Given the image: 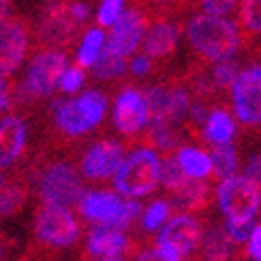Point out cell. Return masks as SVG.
Returning a JSON list of instances; mask_svg holds the SVG:
<instances>
[{"label": "cell", "instance_id": "obj_1", "mask_svg": "<svg viewBox=\"0 0 261 261\" xmlns=\"http://www.w3.org/2000/svg\"><path fill=\"white\" fill-rule=\"evenodd\" d=\"M186 40L201 61L215 63L238 53L243 44V34L241 28L226 17L194 13L186 21Z\"/></svg>", "mask_w": 261, "mask_h": 261}, {"label": "cell", "instance_id": "obj_2", "mask_svg": "<svg viewBox=\"0 0 261 261\" xmlns=\"http://www.w3.org/2000/svg\"><path fill=\"white\" fill-rule=\"evenodd\" d=\"M90 15V0H48L38 21V38L44 46L69 50Z\"/></svg>", "mask_w": 261, "mask_h": 261}, {"label": "cell", "instance_id": "obj_3", "mask_svg": "<svg viewBox=\"0 0 261 261\" xmlns=\"http://www.w3.org/2000/svg\"><path fill=\"white\" fill-rule=\"evenodd\" d=\"M109 100L102 90H86L73 98H55L50 113L55 127L65 138H82L105 121Z\"/></svg>", "mask_w": 261, "mask_h": 261}, {"label": "cell", "instance_id": "obj_4", "mask_svg": "<svg viewBox=\"0 0 261 261\" xmlns=\"http://www.w3.org/2000/svg\"><path fill=\"white\" fill-rule=\"evenodd\" d=\"M163 157L153 146L140 144L123 157L113 180L115 190L125 199H144L161 184Z\"/></svg>", "mask_w": 261, "mask_h": 261}, {"label": "cell", "instance_id": "obj_5", "mask_svg": "<svg viewBox=\"0 0 261 261\" xmlns=\"http://www.w3.org/2000/svg\"><path fill=\"white\" fill-rule=\"evenodd\" d=\"M203 222L197 213L178 211L161 226L153 249L159 261H182L199 251L203 241Z\"/></svg>", "mask_w": 261, "mask_h": 261}, {"label": "cell", "instance_id": "obj_6", "mask_svg": "<svg viewBox=\"0 0 261 261\" xmlns=\"http://www.w3.org/2000/svg\"><path fill=\"white\" fill-rule=\"evenodd\" d=\"M38 197L46 205L75 207L84 194L82 173L71 161L57 159L46 163L38 173Z\"/></svg>", "mask_w": 261, "mask_h": 261}, {"label": "cell", "instance_id": "obj_7", "mask_svg": "<svg viewBox=\"0 0 261 261\" xmlns=\"http://www.w3.org/2000/svg\"><path fill=\"white\" fill-rule=\"evenodd\" d=\"M34 236L46 251L69 249L80 238V222L71 207L42 203L34 217Z\"/></svg>", "mask_w": 261, "mask_h": 261}, {"label": "cell", "instance_id": "obj_8", "mask_svg": "<svg viewBox=\"0 0 261 261\" xmlns=\"http://www.w3.org/2000/svg\"><path fill=\"white\" fill-rule=\"evenodd\" d=\"M69 65V55L61 48H50L44 46L40 53H36L25 69V80H23V92L32 100L48 98L59 90V82L63 71Z\"/></svg>", "mask_w": 261, "mask_h": 261}, {"label": "cell", "instance_id": "obj_9", "mask_svg": "<svg viewBox=\"0 0 261 261\" xmlns=\"http://www.w3.org/2000/svg\"><path fill=\"white\" fill-rule=\"evenodd\" d=\"M215 201L228 220H255L261 207V186L247 176H226L215 186Z\"/></svg>", "mask_w": 261, "mask_h": 261}, {"label": "cell", "instance_id": "obj_10", "mask_svg": "<svg viewBox=\"0 0 261 261\" xmlns=\"http://www.w3.org/2000/svg\"><path fill=\"white\" fill-rule=\"evenodd\" d=\"M230 98L236 119L245 127L261 125V63L238 71L230 86Z\"/></svg>", "mask_w": 261, "mask_h": 261}, {"label": "cell", "instance_id": "obj_11", "mask_svg": "<svg viewBox=\"0 0 261 261\" xmlns=\"http://www.w3.org/2000/svg\"><path fill=\"white\" fill-rule=\"evenodd\" d=\"M140 247L125 234V230H117L107 224H92L86 234L84 257L86 259H100V261H117V259H132L136 257Z\"/></svg>", "mask_w": 261, "mask_h": 261}, {"label": "cell", "instance_id": "obj_12", "mask_svg": "<svg viewBox=\"0 0 261 261\" xmlns=\"http://www.w3.org/2000/svg\"><path fill=\"white\" fill-rule=\"evenodd\" d=\"M123 157H125V142L102 138L84 150L77 169L82 178L88 182H107L115 176Z\"/></svg>", "mask_w": 261, "mask_h": 261}, {"label": "cell", "instance_id": "obj_13", "mask_svg": "<svg viewBox=\"0 0 261 261\" xmlns=\"http://www.w3.org/2000/svg\"><path fill=\"white\" fill-rule=\"evenodd\" d=\"M30 44L32 32L25 21L13 17L0 21V77H11L21 69Z\"/></svg>", "mask_w": 261, "mask_h": 261}, {"label": "cell", "instance_id": "obj_14", "mask_svg": "<svg viewBox=\"0 0 261 261\" xmlns=\"http://www.w3.org/2000/svg\"><path fill=\"white\" fill-rule=\"evenodd\" d=\"M113 127L125 138H136L148 125V105L146 96L138 88H123L115 94L111 109Z\"/></svg>", "mask_w": 261, "mask_h": 261}, {"label": "cell", "instance_id": "obj_15", "mask_svg": "<svg viewBox=\"0 0 261 261\" xmlns=\"http://www.w3.org/2000/svg\"><path fill=\"white\" fill-rule=\"evenodd\" d=\"M146 28H148V13L144 9L140 7L125 9L117 17L115 23L109 28L111 32L107 36V48L129 59L140 48Z\"/></svg>", "mask_w": 261, "mask_h": 261}, {"label": "cell", "instance_id": "obj_16", "mask_svg": "<svg viewBox=\"0 0 261 261\" xmlns=\"http://www.w3.org/2000/svg\"><path fill=\"white\" fill-rule=\"evenodd\" d=\"M125 197L117 190H88L77 201V213L90 224H107L113 226L123 209Z\"/></svg>", "mask_w": 261, "mask_h": 261}, {"label": "cell", "instance_id": "obj_17", "mask_svg": "<svg viewBox=\"0 0 261 261\" xmlns=\"http://www.w3.org/2000/svg\"><path fill=\"white\" fill-rule=\"evenodd\" d=\"M178 40H180L178 28L167 17H155L153 21H148V28L142 38L140 48L155 63H165L167 59L176 55Z\"/></svg>", "mask_w": 261, "mask_h": 261}, {"label": "cell", "instance_id": "obj_18", "mask_svg": "<svg viewBox=\"0 0 261 261\" xmlns=\"http://www.w3.org/2000/svg\"><path fill=\"white\" fill-rule=\"evenodd\" d=\"M28 144V125L23 117L9 113L0 119V167H11L23 155Z\"/></svg>", "mask_w": 261, "mask_h": 261}, {"label": "cell", "instance_id": "obj_19", "mask_svg": "<svg viewBox=\"0 0 261 261\" xmlns=\"http://www.w3.org/2000/svg\"><path fill=\"white\" fill-rule=\"evenodd\" d=\"M169 194H171V205L176 211L199 213L211 203V188L205 180L188 178L180 188H176Z\"/></svg>", "mask_w": 261, "mask_h": 261}, {"label": "cell", "instance_id": "obj_20", "mask_svg": "<svg viewBox=\"0 0 261 261\" xmlns=\"http://www.w3.org/2000/svg\"><path fill=\"white\" fill-rule=\"evenodd\" d=\"M201 134L207 142L211 144H222V142H232L236 136V123L228 109L224 107H213L203 121Z\"/></svg>", "mask_w": 261, "mask_h": 261}, {"label": "cell", "instance_id": "obj_21", "mask_svg": "<svg viewBox=\"0 0 261 261\" xmlns=\"http://www.w3.org/2000/svg\"><path fill=\"white\" fill-rule=\"evenodd\" d=\"M176 159L180 167L188 178L194 180H207L213 176V163L211 155L203 146H192V144H180L176 150Z\"/></svg>", "mask_w": 261, "mask_h": 261}, {"label": "cell", "instance_id": "obj_22", "mask_svg": "<svg viewBox=\"0 0 261 261\" xmlns=\"http://www.w3.org/2000/svg\"><path fill=\"white\" fill-rule=\"evenodd\" d=\"M144 144L153 146L159 155H173L180 146V132L176 123L169 121H148L146 134L142 136Z\"/></svg>", "mask_w": 261, "mask_h": 261}, {"label": "cell", "instance_id": "obj_23", "mask_svg": "<svg viewBox=\"0 0 261 261\" xmlns=\"http://www.w3.org/2000/svg\"><path fill=\"white\" fill-rule=\"evenodd\" d=\"M148 105V121H169L173 123V100L171 84H157L144 90Z\"/></svg>", "mask_w": 261, "mask_h": 261}, {"label": "cell", "instance_id": "obj_24", "mask_svg": "<svg viewBox=\"0 0 261 261\" xmlns=\"http://www.w3.org/2000/svg\"><path fill=\"white\" fill-rule=\"evenodd\" d=\"M234 243L230 241V236L222 226H209L203 232V241H201V257L203 259H230L234 257Z\"/></svg>", "mask_w": 261, "mask_h": 261}, {"label": "cell", "instance_id": "obj_25", "mask_svg": "<svg viewBox=\"0 0 261 261\" xmlns=\"http://www.w3.org/2000/svg\"><path fill=\"white\" fill-rule=\"evenodd\" d=\"M105 46H107L105 28H100V25L90 28L80 38V44H77V50H75V63L84 69L92 67V65L96 63V59L100 57V53L105 50Z\"/></svg>", "mask_w": 261, "mask_h": 261}, {"label": "cell", "instance_id": "obj_26", "mask_svg": "<svg viewBox=\"0 0 261 261\" xmlns=\"http://www.w3.org/2000/svg\"><path fill=\"white\" fill-rule=\"evenodd\" d=\"M127 71V57H121L113 50H109L105 46V50L100 53V57L96 59V63L92 65V73L96 80H105V82H111L121 77Z\"/></svg>", "mask_w": 261, "mask_h": 261}, {"label": "cell", "instance_id": "obj_27", "mask_svg": "<svg viewBox=\"0 0 261 261\" xmlns=\"http://www.w3.org/2000/svg\"><path fill=\"white\" fill-rule=\"evenodd\" d=\"M211 163H213V178L222 180L226 176H232L238 169V153L232 142L213 144L211 148Z\"/></svg>", "mask_w": 261, "mask_h": 261}, {"label": "cell", "instance_id": "obj_28", "mask_svg": "<svg viewBox=\"0 0 261 261\" xmlns=\"http://www.w3.org/2000/svg\"><path fill=\"white\" fill-rule=\"evenodd\" d=\"M28 199V184L21 180H11L0 184V213L3 215H13L21 207L25 205Z\"/></svg>", "mask_w": 261, "mask_h": 261}, {"label": "cell", "instance_id": "obj_29", "mask_svg": "<svg viewBox=\"0 0 261 261\" xmlns=\"http://www.w3.org/2000/svg\"><path fill=\"white\" fill-rule=\"evenodd\" d=\"M238 25H241L243 38L247 40L261 36V0L238 3Z\"/></svg>", "mask_w": 261, "mask_h": 261}, {"label": "cell", "instance_id": "obj_30", "mask_svg": "<svg viewBox=\"0 0 261 261\" xmlns=\"http://www.w3.org/2000/svg\"><path fill=\"white\" fill-rule=\"evenodd\" d=\"M171 213H173V205H171L169 201H165V199H155L146 209H142V215H140L142 230L148 232V234L159 232L161 226L171 217Z\"/></svg>", "mask_w": 261, "mask_h": 261}, {"label": "cell", "instance_id": "obj_31", "mask_svg": "<svg viewBox=\"0 0 261 261\" xmlns=\"http://www.w3.org/2000/svg\"><path fill=\"white\" fill-rule=\"evenodd\" d=\"M213 67H211V80H213V84H215V88L220 90V92H224V90H230V86H232V82H234V77L238 75V63L234 61V57H230V59H222V61H215V63H211Z\"/></svg>", "mask_w": 261, "mask_h": 261}, {"label": "cell", "instance_id": "obj_32", "mask_svg": "<svg viewBox=\"0 0 261 261\" xmlns=\"http://www.w3.org/2000/svg\"><path fill=\"white\" fill-rule=\"evenodd\" d=\"M186 180H188V176L184 173V169L180 167V163L176 159V153H173V155H165L163 165H161V186L167 192H173L176 188H180Z\"/></svg>", "mask_w": 261, "mask_h": 261}, {"label": "cell", "instance_id": "obj_33", "mask_svg": "<svg viewBox=\"0 0 261 261\" xmlns=\"http://www.w3.org/2000/svg\"><path fill=\"white\" fill-rule=\"evenodd\" d=\"M136 5L146 13H155L157 17H167L169 13H180L188 7V0H136Z\"/></svg>", "mask_w": 261, "mask_h": 261}, {"label": "cell", "instance_id": "obj_34", "mask_svg": "<svg viewBox=\"0 0 261 261\" xmlns=\"http://www.w3.org/2000/svg\"><path fill=\"white\" fill-rule=\"evenodd\" d=\"M86 84V69L80 67V65H67V69L63 71L61 82H59V92L61 94H75L82 86Z\"/></svg>", "mask_w": 261, "mask_h": 261}, {"label": "cell", "instance_id": "obj_35", "mask_svg": "<svg viewBox=\"0 0 261 261\" xmlns=\"http://www.w3.org/2000/svg\"><path fill=\"white\" fill-rule=\"evenodd\" d=\"M125 11V0H102L96 9V25L100 28H111L117 17Z\"/></svg>", "mask_w": 261, "mask_h": 261}, {"label": "cell", "instance_id": "obj_36", "mask_svg": "<svg viewBox=\"0 0 261 261\" xmlns=\"http://www.w3.org/2000/svg\"><path fill=\"white\" fill-rule=\"evenodd\" d=\"M253 226H255L253 220H228V217H226L224 230L230 236V241L238 247V245H247L249 236L253 232Z\"/></svg>", "mask_w": 261, "mask_h": 261}, {"label": "cell", "instance_id": "obj_37", "mask_svg": "<svg viewBox=\"0 0 261 261\" xmlns=\"http://www.w3.org/2000/svg\"><path fill=\"white\" fill-rule=\"evenodd\" d=\"M155 67H157V63L150 59L146 53H138V55L134 53L127 61V71L132 73L134 77H146V75H150L155 71Z\"/></svg>", "mask_w": 261, "mask_h": 261}, {"label": "cell", "instance_id": "obj_38", "mask_svg": "<svg viewBox=\"0 0 261 261\" xmlns=\"http://www.w3.org/2000/svg\"><path fill=\"white\" fill-rule=\"evenodd\" d=\"M241 0H197V5L201 7L203 13L217 15V17H228L238 9Z\"/></svg>", "mask_w": 261, "mask_h": 261}, {"label": "cell", "instance_id": "obj_39", "mask_svg": "<svg viewBox=\"0 0 261 261\" xmlns=\"http://www.w3.org/2000/svg\"><path fill=\"white\" fill-rule=\"evenodd\" d=\"M247 257L261 261V224L253 226V232L247 241Z\"/></svg>", "mask_w": 261, "mask_h": 261}, {"label": "cell", "instance_id": "obj_40", "mask_svg": "<svg viewBox=\"0 0 261 261\" xmlns=\"http://www.w3.org/2000/svg\"><path fill=\"white\" fill-rule=\"evenodd\" d=\"M245 176L251 178V180H255L261 186V153L249 157V161L245 165Z\"/></svg>", "mask_w": 261, "mask_h": 261}, {"label": "cell", "instance_id": "obj_41", "mask_svg": "<svg viewBox=\"0 0 261 261\" xmlns=\"http://www.w3.org/2000/svg\"><path fill=\"white\" fill-rule=\"evenodd\" d=\"M11 0H0V21L3 19H7L9 15H11Z\"/></svg>", "mask_w": 261, "mask_h": 261}, {"label": "cell", "instance_id": "obj_42", "mask_svg": "<svg viewBox=\"0 0 261 261\" xmlns=\"http://www.w3.org/2000/svg\"><path fill=\"white\" fill-rule=\"evenodd\" d=\"M5 249H3V245H0V257H5V253H3Z\"/></svg>", "mask_w": 261, "mask_h": 261}, {"label": "cell", "instance_id": "obj_43", "mask_svg": "<svg viewBox=\"0 0 261 261\" xmlns=\"http://www.w3.org/2000/svg\"><path fill=\"white\" fill-rule=\"evenodd\" d=\"M0 184H3V176H0Z\"/></svg>", "mask_w": 261, "mask_h": 261}, {"label": "cell", "instance_id": "obj_44", "mask_svg": "<svg viewBox=\"0 0 261 261\" xmlns=\"http://www.w3.org/2000/svg\"><path fill=\"white\" fill-rule=\"evenodd\" d=\"M0 113H3V109H0Z\"/></svg>", "mask_w": 261, "mask_h": 261}]
</instances>
